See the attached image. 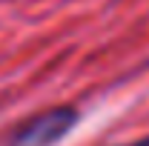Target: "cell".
Masks as SVG:
<instances>
[{"label": "cell", "instance_id": "7a4b0ae2", "mask_svg": "<svg viewBox=\"0 0 149 146\" xmlns=\"http://www.w3.org/2000/svg\"><path fill=\"white\" fill-rule=\"evenodd\" d=\"M118 146H149V135H146V138H138V140H132V143H118Z\"/></svg>", "mask_w": 149, "mask_h": 146}, {"label": "cell", "instance_id": "6da1fadb", "mask_svg": "<svg viewBox=\"0 0 149 146\" xmlns=\"http://www.w3.org/2000/svg\"><path fill=\"white\" fill-rule=\"evenodd\" d=\"M77 120L80 115L72 106H55L43 115H35L23 126H17L6 146H55L77 126Z\"/></svg>", "mask_w": 149, "mask_h": 146}]
</instances>
